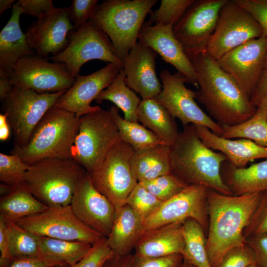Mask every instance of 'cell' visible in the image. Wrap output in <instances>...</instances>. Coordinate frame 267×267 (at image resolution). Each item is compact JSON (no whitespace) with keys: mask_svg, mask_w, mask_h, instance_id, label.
Segmentation results:
<instances>
[{"mask_svg":"<svg viewBox=\"0 0 267 267\" xmlns=\"http://www.w3.org/2000/svg\"><path fill=\"white\" fill-rule=\"evenodd\" d=\"M188 58L197 76L198 90L196 99L203 105L215 122L222 127L232 126L254 115L257 108L206 50Z\"/></svg>","mask_w":267,"mask_h":267,"instance_id":"1","label":"cell"},{"mask_svg":"<svg viewBox=\"0 0 267 267\" xmlns=\"http://www.w3.org/2000/svg\"><path fill=\"white\" fill-rule=\"evenodd\" d=\"M262 192L227 195L208 188L209 227L206 247L212 267L231 248L246 242L243 232Z\"/></svg>","mask_w":267,"mask_h":267,"instance_id":"2","label":"cell"},{"mask_svg":"<svg viewBox=\"0 0 267 267\" xmlns=\"http://www.w3.org/2000/svg\"><path fill=\"white\" fill-rule=\"evenodd\" d=\"M172 173L187 185H201L227 195L233 193L223 182L221 167L224 154L209 148L193 124L184 126L170 146Z\"/></svg>","mask_w":267,"mask_h":267,"instance_id":"3","label":"cell"},{"mask_svg":"<svg viewBox=\"0 0 267 267\" xmlns=\"http://www.w3.org/2000/svg\"><path fill=\"white\" fill-rule=\"evenodd\" d=\"M79 122L75 114L54 106L38 124L28 143L14 147L10 154L19 156L28 165L46 159L72 158Z\"/></svg>","mask_w":267,"mask_h":267,"instance_id":"4","label":"cell"},{"mask_svg":"<svg viewBox=\"0 0 267 267\" xmlns=\"http://www.w3.org/2000/svg\"><path fill=\"white\" fill-rule=\"evenodd\" d=\"M88 173L72 158L46 159L29 165L24 184L47 206H65L70 205L76 187Z\"/></svg>","mask_w":267,"mask_h":267,"instance_id":"5","label":"cell"},{"mask_svg":"<svg viewBox=\"0 0 267 267\" xmlns=\"http://www.w3.org/2000/svg\"><path fill=\"white\" fill-rule=\"evenodd\" d=\"M157 0H107L98 4L89 21L108 36L122 61L137 42L147 15Z\"/></svg>","mask_w":267,"mask_h":267,"instance_id":"6","label":"cell"},{"mask_svg":"<svg viewBox=\"0 0 267 267\" xmlns=\"http://www.w3.org/2000/svg\"><path fill=\"white\" fill-rule=\"evenodd\" d=\"M120 141L110 111L101 108L80 117L72 159L91 174L100 166L110 150Z\"/></svg>","mask_w":267,"mask_h":267,"instance_id":"7","label":"cell"},{"mask_svg":"<svg viewBox=\"0 0 267 267\" xmlns=\"http://www.w3.org/2000/svg\"><path fill=\"white\" fill-rule=\"evenodd\" d=\"M66 90L39 93L13 86L2 103L1 110L7 115L14 135V147H22L28 143L40 120Z\"/></svg>","mask_w":267,"mask_h":267,"instance_id":"8","label":"cell"},{"mask_svg":"<svg viewBox=\"0 0 267 267\" xmlns=\"http://www.w3.org/2000/svg\"><path fill=\"white\" fill-rule=\"evenodd\" d=\"M134 151L131 145L120 141L110 150L100 166L89 173L94 187L116 210L126 204L129 195L138 183L132 168Z\"/></svg>","mask_w":267,"mask_h":267,"instance_id":"9","label":"cell"},{"mask_svg":"<svg viewBox=\"0 0 267 267\" xmlns=\"http://www.w3.org/2000/svg\"><path fill=\"white\" fill-rule=\"evenodd\" d=\"M94 59L123 68V62L115 54L108 36L91 21L71 32L66 47L50 57L53 62L65 64L69 74L74 78L85 63Z\"/></svg>","mask_w":267,"mask_h":267,"instance_id":"10","label":"cell"},{"mask_svg":"<svg viewBox=\"0 0 267 267\" xmlns=\"http://www.w3.org/2000/svg\"><path fill=\"white\" fill-rule=\"evenodd\" d=\"M262 35V28L253 16L234 0H228L220 11L206 50L218 61L230 51Z\"/></svg>","mask_w":267,"mask_h":267,"instance_id":"11","label":"cell"},{"mask_svg":"<svg viewBox=\"0 0 267 267\" xmlns=\"http://www.w3.org/2000/svg\"><path fill=\"white\" fill-rule=\"evenodd\" d=\"M13 222L40 236L92 245L105 238L81 222L73 213L70 205L50 206L41 213Z\"/></svg>","mask_w":267,"mask_h":267,"instance_id":"12","label":"cell"},{"mask_svg":"<svg viewBox=\"0 0 267 267\" xmlns=\"http://www.w3.org/2000/svg\"><path fill=\"white\" fill-rule=\"evenodd\" d=\"M160 78L162 89L154 98L173 118L178 119L184 126L190 124L202 126L221 136L222 127L198 105L195 100L196 91L185 86L187 81L181 74H172L168 70H163L160 73Z\"/></svg>","mask_w":267,"mask_h":267,"instance_id":"13","label":"cell"},{"mask_svg":"<svg viewBox=\"0 0 267 267\" xmlns=\"http://www.w3.org/2000/svg\"><path fill=\"white\" fill-rule=\"evenodd\" d=\"M9 79L13 86L39 93L68 90L75 81L65 64L50 62L37 54L21 58Z\"/></svg>","mask_w":267,"mask_h":267,"instance_id":"14","label":"cell"},{"mask_svg":"<svg viewBox=\"0 0 267 267\" xmlns=\"http://www.w3.org/2000/svg\"><path fill=\"white\" fill-rule=\"evenodd\" d=\"M228 0H199L187 9L173 27L174 34L188 57L206 50L220 11Z\"/></svg>","mask_w":267,"mask_h":267,"instance_id":"15","label":"cell"},{"mask_svg":"<svg viewBox=\"0 0 267 267\" xmlns=\"http://www.w3.org/2000/svg\"><path fill=\"white\" fill-rule=\"evenodd\" d=\"M208 188L201 185L187 186L164 202L143 222L141 234L157 227L191 218L197 221L206 233L209 227Z\"/></svg>","mask_w":267,"mask_h":267,"instance_id":"16","label":"cell"},{"mask_svg":"<svg viewBox=\"0 0 267 267\" xmlns=\"http://www.w3.org/2000/svg\"><path fill=\"white\" fill-rule=\"evenodd\" d=\"M267 50V36L251 40L226 53L217 61L250 100L259 81Z\"/></svg>","mask_w":267,"mask_h":267,"instance_id":"17","label":"cell"},{"mask_svg":"<svg viewBox=\"0 0 267 267\" xmlns=\"http://www.w3.org/2000/svg\"><path fill=\"white\" fill-rule=\"evenodd\" d=\"M75 30L66 7L56 8L33 22L25 33L28 44L38 56L47 59L62 52Z\"/></svg>","mask_w":267,"mask_h":267,"instance_id":"18","label":"cell"},{"mask_svg":"<svg viewBox=\"0 0 267 267\" xmlns=\"http://www.w3.org/2000/svg\"><path fill=\"white\" fill-rule=\"evenodd\" d=\"M70 206L81 222L103 237L108 236L116 210L112 203L94 187L89 173L76 187Z\"/></svg>","mask_w":267,"mask_h":267,"instance_id":"19","label":"cell"},{"mask_svg":"<svg viewBox=\"0 0 267 267\" xmlns=\"http://www.w3.org/2000/svg\"><path fill=\"white\" fill-rule=\"evenodd\" d=\"M122 69L108 63L90 74H78L72 86L58 99L55 106L73 113L79 118L98 110L101 107L91 106V101L111 84Z\"/></svg>","mask_w":267,"mask_h":267,"instance_id":"20","label":"cell"},{"mask_svg":"<svg viewBox=\"0 0 267 267\" xmlns=\"http://www.w3.org/2000/svg\"><path fill=\"white\" fill-rule=\"evenodd\" d=\"M173 27L143 24L139 42L154 50L167 63L173 66L190 84L198 88L194 68L183 47L175 37Z\"/></svg>","mask_w":267,"mask_h":267,"instance_id":"21","label":"cell"},{"mask_svg":"<svg viewBox=\"0 0 267 267\" xmlns=\"http://www.w3.org/2000/svg\"><path fill=\"white\" fill-rule=\"evenodd\" d=\"M157 54L138 41L123 61L127 86L142 99L154 98L162 89L156 73Z\"/></svg>","mask_w":267,"mask_h":267,"instance_id":"22","label":"cell"},{"mask_svg":"<svg viewBox=\"0 0 267 267\" xmlns=\"http://www.w3.org/2000/svg\"><path fill=\"white\" fill-rule=\"evenodd\" d=\"M12 8L11 16L0 33V77L8 79L21 58L36 53L20 28L21 7L16 2Z\"/></svg>","mask_w":267,"mask_h":267,"instance_id":"23","label":"cell"},{"mask_svg":"<svg viewBox=\"0 0 267 267\" xmlns=\"http://www.w3.org/2000/svg\"><path fill=\"white\" fill-rule=\"evenodd\" d=\"M194 126L202 142L209 148L224 154L228 161L236 168H245L252 161L267 159V147L259 146L247 139L225 138L214 134L207 127Z\"/></svg>","mask_w":267,"mask_h":267,"instance_id":"24","label":"cell"},{"mask_svg":"<svg viewBox=\"0 0 267 267\" xmlns=\"http://www.w3.org/2000/svg\"><path fill=\"white\" fill-rule=\"evenodd\" d=\"M183 222L163 225L142 233L135 244L134 254L147 257L181 254L184 246Z\"/></svg>","mask_w":267,"mask_h":267,"instance_id":"25","label":"cell"},{"mask_svg":"<svg viewBox=\"0 0 267 267\" xmlns=\"http://www.w3.org/2000/svg\"><path fill=\"white\" fill-rule=\"evenodd\" d=\"M143 221L129 205L126 204L116 210L111 231L106 238L113 252L119 256L131 254L141 235Z\"/></svg>","mask_w":267,"mask_h":267,"instance_id":"26","label":"cell"},{"mask_svg":"<svg viewBox=\"0 0 267 267\" xmlns=\"http://www.w3.org/2000/svg\"><path fill=\"white\" fill-rule=\"evenodd\" d=\"M221 173L233 195L267 190V159L243 168H236L226 161L222 164Z\"/></svg>","mask_w":267,"mask_h":267,"instance_id":"27","label":"cell"},{"mask_svg":"<svg viewBox=\"0 0 267 267\" xmlns=\"http://www.w3.org/2000/svg\"><path fill=\"white\" fill-rule=\"evenodd\" d=\"M138 121L167 145L171 146L179 132L174 118L154 98L141 99L137 110Z\"/></svg>","mask_w":267,"mask_h":267,"instance_id":"28","label":"cell"},{"mask_svg":"<svg viewBox=\"0 0 267 267\" xmlns=\"http://www.w3.org/2000/svg\"><path fill=\"white\" fill-rule=\"evenodd\" d=\"M132 163L138 182L171 174L170 146L158 144L135 150Z\"/></svg>","mask_w":267,"mask_h":267,"instance_id":"29","label":"cell"},{"mask_svg":"<svg viewBox=\"0 0 267 267\" xmlns=\"http://www.w3.org/2000/svg\"><path fill=\"white\" fill-rule=\"evenodd\" d=\"M48 208L37 199L24 184L12 187L8 193L1 196L0 216L5 221H14L41 213Z\"/></svg>","mask_w":267,"mask_h":267,"instance_id":"30","label":"cell"},{"mask_svg":"<svg viewBox=\"0 0 267 267\" xmlns=\"http://www.w3.org/2000/svg\"><path fill=\"white\" fill-rule=\"evenodd\" d=\"M126 80V74L122 69L111 84L99 93L95 100L99 104L104 100L110 101L123 111L125 119L138 122L137 110L141 99L127 86Z\"/></svg>","mask_w":267,"mask_h":267,"instance_id":"31","label":"cell"},{"mask_svg":"<svg viewBox=\"0 0 267 267\" xmlns=\"http://www.w3.org/2000/svg\"><path fill=\"white\" fill-rule=\"evenodd\" d=\"M93 245L82 241H69L41 236L39 242L41 257L73 266L90 251Z\"/></svg>","mask_w":267,"mask_h":267,"instance_id":"32","label":"cell"},{"mask_svg":"<svg viewBox=\"0 0 267 267\" xmlns=\"http://www.w3.org/2000/svg\"><path fill=\"white\" fill-rule=\"evenodd\" d=\"M184 246L181 255L183 260L197 267H212L207 250V237L201 225L188 218L182 224Z\"/></svg>","mask_w":267,"mask_h":267,"instance_id":"33","label":"cell"},{"mask_svg":"<svg viewBox=\"0 0 267 267\" xmlns=\"http://www.w3.org/2000/svg\"><path fill=\"white\" fill-rule=\"evenodd\" d=\"M109 110L118 128L121 140L130 144L135 150L158 144L167 145L138 122L128 121L122 118L119 114V108L116 106L112 105Z\"/></svg>","mask_w":267,"mask_h":267,"instance_id":"34","label":"cell"},{"mask_svg":"<svg viewBox=\"0 0 267 267\" xmlns=\"http://www.w3.org/2000/svg\"><path fill=\"white\" fill-rule=\"evenodd\" d=\"M221 136L247 139L267 147V115L263 109L257 108L254 115L247 121L234 126H222Z\"/></svg>","mask_w":267,"mask_h":267,"instance_id":"35","label":"cell"},{"mask_svg":"<svg viewBox=\"0 0 267 267\" xmlns=\"http://www.w3.org/2000/svg\"><path fill=\"white\" fill-rule=\"evenodd\" d=\"M5 222L10 251L14 259L41 257L39 249L41 236L24 229L13 221Z\"/></svg>","mask_w":267,"mask_h":267,"instance_id":"36","label":"cell"},{"mask_svg":"<svg viewBox=\"0 0 267 267\" xmlns=\"http://www.w3.org/2000/svg\"><path fill=\"white\" fill-rule=\"evenodd\" d=\"M195 0H162L159 8L150 12L147 25L174 27Z\"/></svg>","mask_w":267,"mask_h":267,"instance_id":"37","label":"cell"},{"mask_svg":"<svg viewBox=\"0 0 267 267\" xmlns=\"http://www.w3.org/2000/svg\"><path fill=\"white\" fill-rule=\"evenodd\" d=\"M138 182L163 202L175 196L188 186L172 173Z\"/></svg>","mask_w":267,"mask_h":267,"instance_id":"38","label":"cell"},{"mask_svg":"<svg viewBox=\"0 0 267 267\" xmlns=\"http://www.w3.org/2000/svg\"><path fill=\"white\" fill-rule=\"evenodd\" d=\"M29 168L16 155L0 153V180L12 187L24 185L26 173Z\"/></svg>","mask_w":267,"mask_h":267,"instance_id":"39","label":"cell"},{"mask_svg":"<svg viewBox=\"0 0 267 267\" xmlns=\"http://www.w3.org/2000/svg\"><path fill=\"white\" fill-rule=\"evenodd\" d=\"M163 203L138 182L126 201V204L132 208L143 222L156 212Z\"/></svg>","mask_w":267,"mask_h":267,"instance_id":"40","label":"cell"},{"mask_svg":"<svg viewBox=\"0 0 267 267\" xmlns=\"http://www.w3.org/2000/svg\"><path fill=\"white\" fill-rule=\"evenodd\" d=\"M257 261L255 250L246 241L226 252L216 267H248L257 264Z\"/></svg>","mask_w":267,"mask_h":267,"instance_id":"41","label":"cell"},{"mask_svg":"<svg viewBox=\"0 0 267 267\" xmlns=\"http://www.w3.org/2000/svg\"><path fill=\"white\" fill-rule=\"evenodd\" d=\"M267 233V190L262 192L257 206L243 232L245 239Z\"/></svg>","mask_w":267,"mask_h":267,"instance_id":"42","label":"cell"},{"mask_svg":"<svg viewBox=\"0 0 267 267\" xmlns=\"http://www.w3.org/2000/svg\"><path fill=\"white\" fill-rule=\"evenodd\" d=\"M98 1V0H73L69 7H66L76 30L90 20L97 8Z\"/></svg>","mask_w":267,"mask_h":267,"instance_id":"43","label":"cell"},{"mask_svg":"<svg viewBox=\"0 0 267 267\" xmlns=\"http://www.w3.org/2000/svg\"><path fill=\"white\" fill-rule=\"evenodd\" d=\"M114 254L104 238L93 245L89 253L71 267H101Z\"/></svg>","mask_w":267,"mask_h":267,"instance_id":"44","label":"cell"},{"mask_svg":"<svg viewBox=\"0 0 267 267\" xmlns=\"http://www.w3.org/2000/svg\"><path fill=\"white\" fill-rule=\"evenodd\" d=\"M183 261L180 254L161 257H147L134 254L131 267H179Z\"/></svg>","mask_w":267,"mask_h":267,"instance_id":"45","label":"cell"},{"mask_svg":"<svg viewBox=\"0 0 267 267\" xmlns=\"http://www.w3.org/2000/svg\"><path fill=\"white\" fill-rule=\"evenodd\" d=\"M244 8L260 25L262 36H267V0H234Z\"/></svg>","mask_w":267,"mask_h":267,"instance_id":"46","label":"cell"},{"mask_svg":"<svg viewBox=\"0 0 267 267\" xmlns=\"http://www.w3.org/2000/svg\"><path fill=\"white\" fill-rule=\"evenodd\" d=\"M17 2L21 8L22 14L38 19L56 8L52 0H19Z\"/></svg>","mask_w":267,"mask_h":267,"instance_id":"47","label":"cell"},{"mask_svg":"<svg viewBox=\"0 0 267 267\" xmlns=\"http://www.w3.org/2000/svg\"><path fill=\"white\" fill-rule=\"evenodd\" d=\"M0 267H9L15 259L10 251L6 223L1 216H0Z\"/></svg>","mask_w":267,"mask_h":267,"instance_id":"48","label":"cell"},{"mask_svg":"<svg viewBox=\"0 0 267 267\" xmlns=\"http://www.w3.org/2000/svg\"><path fill=\"white\" fill-rule=\"evenodd\" d=\"M255 250L257 256V264L267 267V233L253 236L246 239Z\"/></svg>","mask_w":267,"mask_h":267,"instance_id":"49","label":"cell"},{"mask_svg":"<svg viewBox=\"0 0 267 267\" xmlns=\"http://www.w3.org/2000/svg\"><path fill=\"white\" fill-rule=\"evenodd\" d=\"M267 92V50L266 52L261 76L258 84L250 97L251 104L257 108L263 97Z\"/></svg>","mask_w":267,"mask_h":267,"instance_id":"50","label":"cell"},{"mask_svg":"<svg viewBox=\"0 0 267 267\" xmlns=\"http://www.w3.org/2000/svg\"><path fill=\"white\" fill-rule=\"evenodd\" d=\"M65 265L43 257L15 259L9 267H59Z\"/></svg>","mask_w":267,"mask_h":267,"instance_id":"51","label":"cell"},{"mask_svg":"<svg viewBox=\"0 0 267 267\" xmlns=\"http://www.w3.org/2000/svg\"><path fill=\"white\" fill-rule=\"evenodd\" d=\"M134 255L119 256L114 254L101 267H131Z\"/></svg>","mask_w":267,"mask_h":267,"instance_id":"52","label":"cell"},{"mask_svg":"<svg viewBox=\"0 0 267 267\" xmlns=\"http://www.w3.org/2000/svg\"><path fill=\"white\" fill-rule=\"evenodd\" d=\"M10 127L8 124L7 115L0 114V140L3 141L7 140L10 134Z\"/></svg>","mask_w":267,"mask_h":267,"instance_id":"53","label":"cell"},{"mask_svg":"<svg viewBox=\"0 0 267 267\" xmlns=\"http://www.w3.org/2000/svg\"><path fill=\"white\" fill-rule=\"evenodd\" d=\"M13 87L9 79L0 77V100L2 103L7 98Z\"/></svg>","mask_w":267,"mask_h":267,"instance_id":"54","label":"cell"},{"mask_svg":"<svg viewBox=\"0 0 267 267\" xmlns=\"http://www.w3.org/2000/svg\"><path fill=\"white\" fill-rule=\"evenodd\" d=\"M14 0H0V14L1 15L4 11L12 7Z\"/></svg>","mask_w":267,"mask_h":267,"instance_id":"55","label":"cell"},{"mask_svg":"<svg viewBox=\"0 0 267 267\" xmlns=\"http://www.w3.org/2000/svg\"><path fill=\"white\" fill-rule=\"evenodd\" d=\"M258 107L263 109L267 115V92L262 99Z\"/></svg>","mask_w":267,"mask_h":267,"instance_id":"56","label":"cell"},{"mask_svg":"<svg viewBox=\"0 0 267 267\" xmlns=\"http://www.w3.org/2000/svg\"><path fill=\"white\" fill-rule=\"evenodd\" d=\"M179 267H197L189 262L183 260L182 265Z\"/></svg>","mask_w":267,"mask_h":267,"instance_id":"57","label":"cell"},{"mask_svg":"<svg viewBox=\"0 0 267 267\" xmlns=\"http://www.w3.org/2000/svg\"><path fill=\"white\" fill-rule=\"evenodd\" d=\"M248 267H260L257 264H255L252 265L251 266H249Z\"/></svg>","mask_w":267,"mask_h":267,"instance_id":"58","label":"cell"},{"mask_svg":"<svg viewBox=\"0 0 267 267\" xmlns=\"http://www.w3.org/2000/svg\"><path fill=\"white\" fill-rule=\"evenodd\" d=\"M71 267V266H70L69 265H65V266H61V267Z\"/></svg>","mask_w":267,"mask_h":267,"instance_id":"59","label":"cell"}]
</instances>
